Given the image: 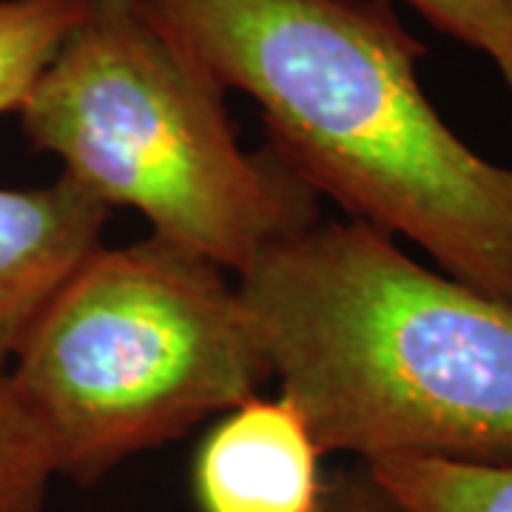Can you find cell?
Here are the masks:
<instances>
[{
  "instance_id": "9c48e42d",
  "label": "cell",
  "mask_w": 512,
  "mask_h": 512,
  "mask_svg": "<svg viewBox=\"0 0 512 512\" xmlns=\"http://www.w3.org/2000/svg\"><path fill=\"white\" fill-rule=\"evenodd\" d=\"M57 476L52 450L0 373V512H40Z\"/></svg>"
},
{
  "instance_id": "52a82bcc",
  "label": "cell",
  "mask_w": 512,
  "mask_h": 512,
  "mask_svg": "<svg viewBox=\"0 0 512 512\" xmlns=\"http://www.w3.org/2000/svg\"><path fill=\"white\" fill-rule=\"evenodd\" d=\"M365 470L399 512H512V461L387 456Z\"/></svg>"
},
{
  "instance_id": "8fae6325",
  "label": "cell",
  "mask_w": 512,
  "mask_h": 512,
  "mask_svg": "<svg viewBox=\"0 0 512 512\" xmlns=\"http://www.w3.org/2000/svg\"><path fill=\"white\" fill-rule=\"evenodd\" d=\"M316 512H399L396 504L376 487L367 470L336 473L322 484Z\"/></svg>"
},
{
  "instance_id": "6da1fadb",
  "label": "cell",
  "mask_w": 512,
  "mask_h": 512,
  "mask_svg": "<svg viewBox=\"0 0 512 512\" xmlns=\"http://www.w3.org/2000/svg\"><path fill=\"white\" fill-rule=\"evenodd\" d=\"M222 89L262 109L271 151L356 222L416 242L512 305V168L424 94L390 0H146Z\"/></svg>"
},
{
  "instance_id": "5b68a950",
  "label": "cell",
  "mask_w": 512,
  "mask_h": 512,
  "mask_svg": "<svg viewBox=\"0 0 512 512\" xmlns=\"http://www.w3.org/2000/svg\"><path fill=\"white\" fill-rule=\"evenodd\" d=\"M319 447L296 404L248 399L202 441L194 490L202 512H316Z\"/></svg>"
},
{
  "instance_id": "8992f818",
  "label": "cell",
  "mask_w": 512,
  "mask_h": 512,
  "mask_svg": "<svg viewBox=\"0 0 512 512\" xmlns=\"http://www.w3.org/2000/svg\"><path fill=\"white\" fill-rule=\"evenodd\" d=\"M109 208L80 185L0 188V373L63 282L100 248Z\"/></svg>"
},
{
  "instance_id": "ba28073f",
  "label": "cell",
  "mask_w": 512,
  "mask_h": 512,
  "mask_svg": "<svg viewBox=\"0 0 512 512\" xmlns=\"http://www.w3.org/2000/svg\"><path fill=\"white\" fill-rule=\"evenodd\" d=\"M77 12L80 0H0V114L23 109Z\"/></svg>"
},
{
  "instance_id": "3957f363",
  "label": "cell",
  "mask_w": 512,
  "mask_h": 512,
  "mask_svg": "<svg viewBox=\"0 0 512 512\" xmlns=\"http://www.w3.org/2000/svg\"><path fill=\"white\" fill-rule=\"evenodd\" d=\"M18 114L29 146L94 200L237 276L316 225V191L271 148L242 151L225 89L146 0H80Z\"/></svg>"
},
{
  "instance_id": "7c38bea8",
  "label": "cell",
  "mask_w": 512,
  "mask_h": 512,
  "mask_svg": "<svg viewBox=\"0 0 512 512\" xmlns=\"http://www.w3.org/2000/svg\"><path fill=\"white\" fill-rule=\"evenodd\" d=\"M498 69H501V74H504V80H507V89H510V94H512V49L507 52V57L498 63Z\"/></svg>"
},
{
  "instance_id": "30bf717a",
  "label": "cell",
  "mask_w": 512,
  "mask_h": 512,
  "mask_svg": "<svg viewBox=\"0 0 512 512\" xmlns=\"http://www.w3.org/2000/svg\"><path fill=\"white\" fill-rule=\"evenodd\" d=\"M436 29L478 49L495 66L512 49V0H404Z\"/></svg>"
},
{
  "instance_id": "7a4b0ae2",
  "label": "cell",
  "mask_w": 512,
  "mask_h": 512,
  "mask_svg": "<svg viewBox=\"0 0 512 512\" xmlns=\"http://www.w3.org/2000/svg\"><path fill=\"white\" fill-rule=\"evenodd\" d=\"M319 453L512 461V305L365 222L311 225L239 274Z\"/></svg>"
},
{
  "instance_id": "277c9868",
  "label": "cell",
  "mask_w": 512,
  "mask_h": 512,
  "mask_svg": "<svg viewBox=\"0 0 512 512\" xmlns=\"http://www.w3.org/2000/svg\"><path fill=\"white\" fill-rule=\"evenodd\" d=\"M57 473L92 484L254 399L271 362L228 271L160 237L97 248L6 370Z\"/></svg>"
}]
</instances>
